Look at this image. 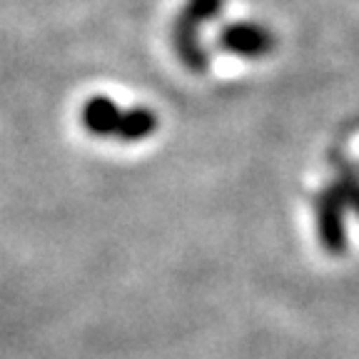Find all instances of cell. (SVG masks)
Returning <instances> with one entry per match:
<instances>
[{"label": "cell", "mask_w": 359, "mask_h": 359, "mask_svg": "<svg viewBox=\"0 0 359 359\" xmlns=\"http://www.w3.org/2000/svg\"><path fill=\"white\" fill-rule=\"evenodd\" d=\"M83 128L95 137H112L118 142L147 140L157 130V115L147 107H120L107 95L90 97L80 110Z\"/></svg>", "instance_id": "1"}, {"label": "cell", "mask_w": 359, "mask_h": 359, "mask_svg": "<svg viewBox=\"0 0 359 359\" xmlns=\"http://www.w3.org/2000/svg\"><path fill=\"white\" fill-rule=\"evenodd\" d=\"M222 11V0H187L175 25V48L180 60L190 70H205L208 67V53L200 45L202 25Z\"/></svg>", "instance_id": "2"}, {"label": "cell", "mask_w": 359, "mask_h": 359, "mask_svg": "<svg viewBox=\"0 0 359 359\" xmlns=\"http://www.w3.org/2000/svg\"><path fill=\"white\" fill-rule=\"evenodd\" d=\"M344 200L339 197V192L332 187V190L322 192L317 200H314V212H317V230H320V240L325 245L327 252L337 255L344 250Z\"/></svg>", "instance_id": "3"}, {"label": "cell", "mask_w": 359, "mask_h": 359, "mask_svg": "<svg viewBox=\"0 0 359 359\" xmlns=\"http://www.w3.org/2000/svg\"><path fill=\"white\" fill-rule=\"evenodd\" d=\"M219 45L227 53L245 57H259L267 55L275 48V38L269 35V30L252 25V22H237V25H227L219 35Z\"/></svg>", "instance_id": "4"}, {"label": "cell", "mask_w": 359, "mask_h": 359, "mask_svg": "<svg viewBox=\"0 0 359 359\" xmlns=\"http://www.w3.org/2000/svg\"><path fill=\"white\" fill-rule=\"evenodd\" d=\"M334 190L339 192V197L344 200V205H349V208H354L359 212V177L354 172H344L342 177H339V182L334 185Z\"/></svg>", "instance_id": "5"}]
</instances>
